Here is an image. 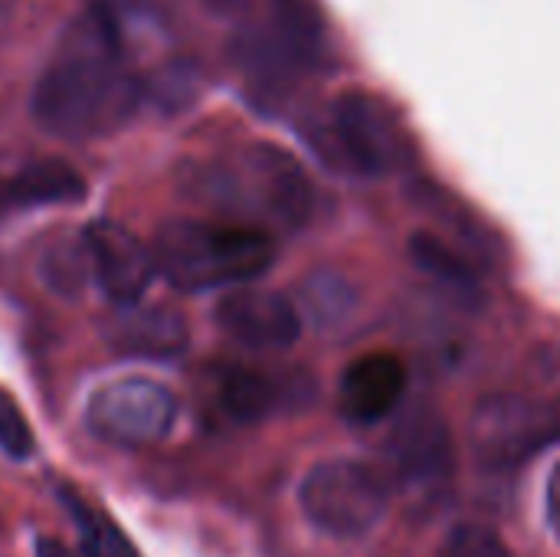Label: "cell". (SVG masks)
Here are the masks:
<instances>
[{
    "label": "cell",
    "instance_id": "ffe728a7",
    "mask_svg": "<svg viewBox=\"0 0 560 557\" xmlns=\"http://www.w3.org/2000/svg\"><path fill=\"white\" fill-rule=\"evenodd\" d=\"M440 557H512V552L502 545V538L492 529L466 522L446 535Z\"/></svg>",
    "mask_w": 560,
    "mask_h": 557
},
{
    "label": "cell",
    "instance_id": "ac0fdd59",
    "mask_svg": "<svg viewBox=\"0 0 560 557\" xmlns=\"http://www.w3.org/2000/svg\"><path fill=\"white\" fill-rule=\"evenodd\" d=\"M276 401H279V387L259 371L230 368L220 378V407L236 423H256V420L269 417Z\"/></svg>",
    "mask_w": 560,
    "mask_h": 557
},
{
    "label": "cell",
    "instance_id": "3957f363",
    "mask_svg": "<svg viewBox=\"0 0 560 557\" xmlns=\"http://www.w3.org/2000/svg\"><path fill=\"white\" fill-rule=\"evenodd\" d=\"M299 506L312 529L338 542H361L377 532L390 509L387 479L358 460L315 463L302 486Z\"/></svg>",
    "mask_w": 560,
    "mask_h": 557
},
{
    "label": "cell",
    "instance_id": "9c48e42d",
    "mask_svg": "<svg viewBox=\"0 0 560 557\" xmlns=\"http://www.w3.org/2000/svg\"><path fill=\"white\" fill-rule=\"evenodd\" d=\"M82 236L89 246L92 276L102 286V292L112 299V305L141 302V295L148 292L158 272L154 253L115 220H95L85 227Z\"/></svg>",
    "mask_w": 560,
    "mask_h": 557
},
{
    "label": "cell",
    "instance_id": "d6986e66",
    "mask_svg": "<svg viewBox=\"0 0 560 557\" xmlns=\"http://www.w3.org/2000/svg\"><path fill=\"white\" fill-rule=\"evenodd\" d=\"M62 502L72 512V522L79 529V552L82 557H138V552L131 548V542L98 512H92L79 496L62 492Z\"/></svg>",
    "mask_w": 560,
    "mask_h": 557
},
{
    "label": "cell",
    "instance_id": "44dd1931",
    "mask_svg": "<svg viewBox=\"0 0 560 557\" xmlns=\"http://www.w3.org/2000/svg\"><path fill=\"white\" fill-rule=\"evenodd\" d=\"M0 450L10 460H30L33 450H36L30 423H26L23 410L16 407V401L7 391H0Z\"/></svg>",
    "mask_w": 560,
    "mask_h": 557
},
{
    "label": "cell",
    "instance_id": "277c9868",
    "mask_svg": "<svg viewBox=\"0 0 560 557\" xmlns=\"http://www.w3.org/2000/svg\"><path fill=\"white\" fill-rule=\"evenodd\" d=\"M177 420V397L148 378L112 381L92 394L85 407L89 430L115 446H148L171 433Z\"/></svg>",
    "mask_w": 560,
    "mask_h": 557
},
{
    "label": "cell",
    "instance_id": "4fadbf2b",
    "mask_svg": "<svg viewBox=\"0 0 560 557\" xmlns=\"http://www.w3.org/2000/svg\"><path fill=\"white\" fill-rule=\"evenodd\" d=\"M85 197V181L62 161H39L10 181H0V207L75 204Z\"/></svg>",
    "mask_w": 560,
    "mask_h": 557
},
{
    "label": "cell",
    "instance_id": "52a82bcc",
    "mask_svg": "<svg viewBox=\"0 0 560 557\" xmlns=\"http://www.w3.org/2000/svg\"><path fill=\"white\" fill-rule=\"evenodd\" d=\"M335 135L351 158V164L364 174H387L400 154L404 138L390 108L371 92H341L335 98Z\"/></svg>",
    "mask_w": 560,
    "mask_h": 557
},
{
    "label": "cell",
    "instance_id": "9a60e30c",
    "mask_svg": "<svg viewBox=\"0 0 560 557\" xmlns=\"http://www.w3.org/2000/svg\"><path fill=\"white\" fill-rule=\"evenodd\" d=\"M299 302H302V315L312 318V325L325 332V328L345 325L354 315L358 292L348 276H341L335 269H318L302 282Z\"/></svg>",
    "mask_w": 560,
    "mask_h": 557
},
{
    "label": "cell",
    "instance_id": "e0dca14e",
    "mask_svg": "<svg viewBox=\"0 0 560 557\" xmlns=\"http://www.w3.org/2000/svg\"><path fill=\"white\" fill-rule=\"evenodd\" d=\"M410 259L417 263L420 272H427L440 286L453 289L456 295H463V299H476L479 295V279H476L472 266L453 246H446L440 236L413 233L410 236Z\"/></svg>",
    "mask_w": 560,
    "mask_h": 557
},
{
    "label": "cell",
    "instance_id": "603a6c76",
    "mask_svg": "<svg viewBox=\"0 0 560 557\" xmlns=\"http://www.w3.org/2000/svg\"><path fill=\"white\" fill-rule=\"evenodd\" d=\"M36 557H82V552L62 545L59 538H36Z\"/></svg>",
    "mask_w": 560,
    "mask_h": 557
},
{
    "label": "cell",
    "instance_id": "7402d4cb",
    "mask_svg": "<svg viewBox=\"0 0 560 557\" xmlns=\"http://www.w3.org/2000/svg\"><path fill=\"white\" fill-rule=\"evenodd\" d=\"M545 506H548V522L560 538V463L548 476V492H545Z\"/></svg>",
    "mask_w": 560,
    "mask_h": 557
},
{
    "label": "cell",
    "instance_id": "7a4b0ae2",
    "mask_svg": "<svg viewBox=\"0 0 560 557\" xmlns=\"http://www.w3.org/2000/svg\"><path fill=\"white\" fill-rule=\"evenodd\" d=\"M276 259L266 230L210 220H171L158 230L154 263L177 292L236 289L259 279Z\"/></svg>",
    "mask_w": 560,
    "mask_h": 557
},
{
    "label": "cell",
    "instance_id": "5b68a950",
    "mask_svg": "<svg viewBox=\"0 0 560 557\" xmlns=\"http://www.w3.org/2000/svg\"><path fill=\"white\" fill-rule=\"evenodd\" d=\"M555 414L525 397H489L472 417V450L492 469H515L555 437Z\"/></svg>",
    "mask_w": 560,
    "mask_h": 557
},
{
    "label": "cell",
    "instance_id": "8992f818",
    "mask_svg": "<svg viewBox=\"0 0 560 557\" xmlns=\"http://www.w3.org/2000/svg\"><path fill=\"white\" fill-rule=\"evenodd\" d=\"M390 476L417 496L443 489L453 476V437L433 407H413L400 417L387 443Z\"/></svg>",
    "mask_w": 560,
    "mask_h": 557
},
{
    "label": "cell",
    "instance_id": "ba28073f",
    "mask_svg": "<svg viewBox=\"0 0 560 557\" xmlns=\"http://www.w3.org/2000/svg\"><path fill=\"white\" fill-rule=\"evenodd\" d=\"M213 318L233 341L259 351H285L302 335V312L295 302L266 289H230L217 302Z\"/></svg>",
    "mask_w": 560,
    "mask_h": 557
},
{
    "label": "cell",
    "instance_id": "7c38bea8",
    "mask_svg": "<svg viewBox=\"0 0 560 557\" xmlns=\"http://www.w3.org/2000/svg\"><path fill=\"white\" fill-rule=\"evenodd\" d=\"M105 338L115 351L131 358H177L184 355L190 332L184 315H177L167 305H115V312L105 322Z\"/></svg>",
    "mask_w": 560,
    "mask_h": 557
},
{
    "label": "cell",
    "instance_id": "6da1fadb",
    "mask_svg": "<svg viewBox=\"0 0 560 557\" xmlns=\"http://www.w3.org/2000/svg\"><path fill=\"white\" fill-rule=\"evenodd\" d=\"M118 26L108 10H85L62 36L52 66L33 89V118L59 138H105L141 102V85L121 66Z\"/></svg>",
    "mask_w": 560,
    "mask_h": 557
},
{
    "label": "cell",
    "instance_id": "8fae6325",
    "mask_svg": "<svg viewBox=\"0 0 560 557\" xmlns=\"http://www.w3.org/2000/svg\"><path fill=\"white\" fill-rule=\"evenodd\" d=\"M404 387H407L404 361L387 351H374V355H361L345 368L338 384V404L351 423L368 427L397 410Z\"/></svg>",
    "mask_w": 560,
    "mask_h": 557
},
{
    "label": "cell",
    "instance_id": "5bb4252c",
    "mask_svg": "<svg viewBox=\"0 0 560 557\" xmlns=\"http://www.w3.org/2000/svg\"><path fill=\"white\" fill-rule=\"evenodd\" d=\"M276 43L282 53L302 66H315L325 53L328 33L325 16L315 0H272Z\"/></svg>",
    "mask_w": 560,
    "mask_h": 557
},
{
    "label": "cell",
    "instance_id": "2e32d148",
    "mask_svg": "<svg viewBox=\"0 0 560 557\" xmlns=\"http://www.w3.org/2000/svg\"><path fill=\"white\" fill-rule=\"evenodd\" d=\"M36 272L43 286H49L59 295H79L89 282L92 259L85 236H62V240H46L36 259Z\"/></svg>",
    "mask_w": 560,
    "mask_h": 557
},
{
    "label": "cell",
    "instance_id": "30bf717a",
    "mask_svg": "<svg viewBox=\"0 0 560 557\" xmlns=\"http://www.w3.org/2000/svg\"><path fill=\"white\" fill-rule=\"evenodd\" d=\"M243 171L256 204L285 227H299L312 213V181L305 167L279 144L256 141L243 151Z\"/></svg>",
    "mask_w": 560,
    "mask_h": 557
}]
</instances>
